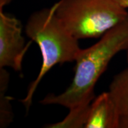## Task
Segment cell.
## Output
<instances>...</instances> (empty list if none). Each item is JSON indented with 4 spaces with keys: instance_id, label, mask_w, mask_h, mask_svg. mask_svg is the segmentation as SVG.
<instances>
[{
    "instance_id": "7",
    "label": "cell",
    "mask_w": 128,
    "mask_h": 128,
    "mask_svg": "<svg viewBox=\"0 0 128 128\" xmlns=\"http://www.w3.org/2000/svg\"><path fill=\"white\" fill-rule=\"evenodd\" d=\"M10 75L4 68H0V128L8 126L13 120L11 99L6 95Z\"/></svg>"
},
{
    "instance_id": "4",
    "label": "cell",
    "mask_w": 128,
    "mask_h": 128,
    "mask_svg": "<svg viewBox=\"0 0 128 128\" xmlns=\"http://www.w3.org/2000/svg\"><path fill=\"white\" fill-rule=\"evenodd\" d=\"M30 43L26 44L20 21L0 10V68L22 71L23 58Z\"/></svg>"
},
{
    "instance_id": "10",
    "label": "cell",
    "mask_w": 128,
    "mask_h": 128,
    "mask_svg": "<svg viewBox=\"0 0 128 128\" xmlns=\"http://www.w3.org/2000/svg\"><path fill=\"white\" fill-rule=\"evenodd\" d=\"M12 0H0V10H3L5 6L9 4Z\"/></svg>"
},
{
    "instance_id": "2",
    "label": "cell",
    "mask_w": 128,
    "mask_h": 128,
    "mask_svg": "<svg viewBox=\"0 0 128 128\" xmlns=\"http://www.w3.org/2000/svg\"><path fill=\"white\" fill-rule=\"evenodd\" d=\"M55 10V4L50 8L33 12L25 26L27 36L39 46L42 56L39 74L30 84L26 97L21 100L27 112L31 106L37 88L46 74L57 64L75 61L81 50L79 40L64 26Z\"/></svg>"
},
{
    "instance_id": "3",
    "label": "cell",
    "mask_w": 128,
    "mask_h": 128,
    "mask_svg": "<svg viewBox=\"0 0 128 128\" xmlns=\"http://www.w3.org/2000/svg\"><path fill=\"white\" fill-rule=\"evenodd\" d=\"M55 5L58 17L78 40L101 38L128 14L114 0H60Z\"/></svg>"
},
{
    "instance_id": "9",
    "label": "cell",
    "mask_w": 128,
    "mask_h": 128,
    "mask_svg": "<svg viewBox=\"0 0 128 128\" xmlns=\"http://www.w3.org/2000/svg\"><path fill=\"white\" fill-rule=\"evenodd\" d=\"M114 1L124 8H128V0H114Z\"/></svg>"
},
{
    "instance_id": "8",
    "label": "cell",
    "mask_w": 128,
    "mask_h": 128,
    "mask_svg": "<svg viewBox=\"0 0 128 128\" xmlns=\"http://www.w3.org/2000/svg\"><path fill=\"white\" fill-rule=\"evenodd\" d=\"M91 105V104H90ZM89 106L77 107L70 110L68 114L62 121L46 126L49 128H84L88 114Z\"/></svg>"
},
{
    "instance_id": "5",
    "label": "cell",
    "mask_w": 128,
    "mask_h": 128,
    "mask_svg": "<svg viewBox=\"0 0 128 128\" xmlns=\"http://www.w3.org/2000/svg\"><path fill=\"white\" fill-rule=\"evenodd\" d=\"M120 119L109 92L95 97L91 103L84 128H119Z\"/></svg>"
},
{
    "instance_id": "1",
    "label": "cell",
    "mask_w": 128,
    "mask_h": 128,
    "mask_svg": "<svg viewBox=\"0 0 128 128\" xmlns=\"http://www.w3.org/2000/svg\"><path fill=\"white\" fill-rule=\"evenodd\" d=\"M128 48V14L101 37L100 40L80 50L75 61L74 76L70 86L58 95L49 94L40 103L60 105L69 110L88 106L94 97L99 78L115 55Z\"/></svg>"
},
{
    "instance_id": "11",
    "label": "cell",
    "mask_w": 128,
    "mask_h": 128,
    "mask_svg": "<svg viewBox=\"0 0 128 128\" xmlns=\"http://www.w3.org/2000/svg\"><path fill=\"white\" fill-rule=\"evenodd\" d=\"M126 51V60H127V62L128 64V48Z\"/></svg>"
},
{
    "instance_id": "6",
    "label": "cell",
    "mask_w": 128,
    "mask_h": 128,
    "mask_svg": "<svg viewBox=\"0 0 128 128\" xmlns=\"http://www.w3.org/2000/svg\"><path fill=\"white\" fill-rule=\"evenodd\" d=\"M108 92L119 114L120 128H128V68L113 77Z\"/></svg>"
}]
</instances>
